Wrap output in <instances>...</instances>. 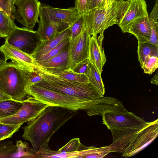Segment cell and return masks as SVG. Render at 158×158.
Here are the masks:
<instances>
[{
    "label": "cell",
    "instance_id": "obj_22",
    "mask_svg": "<svg viewBox=\"0 0 158 158\" xmlns=\"http://www.w3.org/2000/svg\"><path fill=\"white\" fill-rule=\"evenodd\" d=\"M23 105L22 101L13 99L0 102V120L16 113Z\"/></svg>",
    "mask_w": 158,
    "mask_h": 158
},
{
    "label": "cell",
    "instance_id": "obj_43",
    "mask_svg": "<svg viewBox=\"0 0 158 158\" xmlns=\"http://www.w3.org/2000/svg\"><path fill=\"white\" fill-rule=\"evenodd\" d=\"M104 0H97L96 6L100 4Z\"/></svg>",
    "mask_w": 158,
    "mask_h": 158
},
{
    "label": "cell",
    "instance_id": "obj_35",
    "mask_svg": "<svg viewBox=\"0 0 158 158\" xmlns=\"http://www.w3.org/2000/svg\"><path fill=\"white\" fill-rule=\"evenodd\" d=\"M91 64L88 59L77 64L72 69L74 72L87 75L89 71Z\"/></svg>",
    "mask_w": 158,
    "mask_h": 158
},
{
    "label": "cell",
    "instance_id": "obj_9",
    "mask_svg": "<svg viewBox=\"0 0 158 158\" xmlns=\"http://www.w3.org/2000/svg\"><path fill=\"white\" fill-rule=\"evenodd\" d=\"M158 134V120L147 122L136 134L128 147L123 152L125 157L132 156L152 143Z\"/></svg>",
    "mask_w": 158,
    "mask_h": 158
},
{
    "label": "cell",
    "instance_id": "obj_3",
    "mask_svg": "<svg viewBox=\"0 0 158 158\" xmlns=\"http://www.w3.org/2000/svg\"><path fill=\"white\" fill-rule=\"evenodd\" d=\"M35 71L42 79L33 85L86 100L104 96L90 82L85 83L64 79L48 72L37 63Z\"/></svg>",
    "mask_w": 158,
    "mask_h": 158
},
{
    "label": "cell",
    "instance_id": "obj_12",
    "mask_svg": "<svg viewBox=\"0 0 158 158\" xmlns=\"http://www.w3.org/2000/svg\"><path fill=\"white\" fill-rule=\"evenodd\" d=\"M117 25L122 29L135 20L148 17L145 0H127Z\"/></svg>",
    "mask_w": 158,
    "mask_h": 158
},
{
    "label": "cell",
    "instance_id": "obj_10",
    "mask_svg": "<svg viewBox=\"0 0 158 158\" xmlns=\"http://www.w3.org/2000/svg\"><path fill=\"white\" fill-rule=\"evenodd\" d=\"M91 36L84 25L78 36L69 38L68 54L69 69H72L77 64L88 58L89 45Z\"/></svg>",
    "mask_w": 158,
    "mask_h": 158
},
{
    "label": "cell",
    "instance_id": "obj_39",
    "mask_svg": "<svg viewBox=\"0 0 158 158\" xmlns=\"http://www.w3.org/2000/svg\"><path fill=\"white\" fill-rule=\"evenodd\" d=\"M11 99L10 97L0 91V102Z\"/></svg>",
    "mask_w": 158,
    "mask_h": 158
},
{
    "label": "cell",
    "instance_id": "obj_27",
    "mask_svg": "<svg viewBox=\"0 0 158 158\" xmlns=\"http://www.w3.org/2000/svg\"><path fill=\"white\" fill-rule=\"evenodd\" d=\"M22 124H10L0 122V141L11 137L19 131Z\"/></svg>",
    "mask_w": 158,
    "mask_h": 158
},
{
    "label": "cell",
    "instance_id": "obj_14",
    "mask_svg": "<svg viewBox=\"0 0 158 158\" xmlns=\"http://www.w3.org/2000/svg\"><path fill=\"white\" fill-rule=\"evenodd\" d=\"M0 49L5 56L6 60L12 62L30 73H35V67L36 63L31 55L21 51L7 43L0 47Z\"/></svg>",
    "mask_w": 158,
    "mask_h": 158
},
{
    "label": "cell",
    "instance_id": "obj_44",
    "mask_svg": "<svg viewBox=\"0 0 158 158\" xmlns=\"http://www.w3.org/2000/svg\"><path fill=\"white\" fill-rule=\"evenodd\" d=\"M90 0H88V5H87V6H88V5L89 2L90 1Z\"/></svg>",
    "mask_w": 158,
    "mask_h": 158
},
{
    "label": "cell",
    "instance_id": "obj_23",
    "mask_svg": "<svg viewBox=\"0 0 158 158\" xmlns=\"http://www.w3.org/2000/svg\"><path fill=\"white\" fill-rule=\"evenodd\" d=\"M137 53L141 66L148 56H158V46L148 43L138 42Z\"/></svg>",
    "mask_w": 158,
    "mask_h": 158
},
{
    "label": "cell",
    "instance_id": "obj_29",
    "mask_svg": "<svg viewBox=\"0 0 158 158\" xmlns=\"http://www.w3.org/2000/svg\"><path fill=\"white\" fill-rule=\"evenodd\" d=\"M141 66L145 73L149 75L152 74L158 67V56H148Z\"/></svg>",
    "mask_w": 158,
    "mask_h": 158
},
{
    "label": "cell",
    "instance_id": "obj_2",
    "mask_svg": "<svg viewBox=\"0 0 158 158\" xmlns=\"http://www.w3.org/2000/svg\"><path fill=\"white\" fill-rule=\"evenodd\" d=\"M126 0H104L84 14V22L89 35H97L118 24Z\"/></svg>",
    "mask_w": 158,
    "mask_h": 158
},
{
    "label": "cell",
    "instance_id": "obj_7",
    "mask_svg": "<svg viewBox=\"0 0 158 158\" xmlns=\"http://www.w3.org/2000/svg\"><path fill=\"white\" fill-rule=\"evenodd\" d=\"M15 19L23 27L33 30L39 22L41 3L38 0H15Z\"/></svg>",
    "mask_w": 158,
    "mask_h": 158
},
{
    "label": "cell",
    "instance_id": "obj_25",
    "mask_svg": "<svg viewBox=\"0 0 158 158\" xmlns=\"http://www.w3.org/2000/svg\"><path fill=\"white\" fill-rule=\"evenodd\" d=\"M86 75L89 81L104 95L105 89L101 75L93 64H91L89 71Z\"/></svg>",
    "mask_w": 158,
    "mask_h": 158
},
{
    "label": "cell",
    "instance_id": "obj_33",
    "mask_svg": "<svg viewBox=\"0 0 158 158\" xmlns=\"http://www.w3.org/2000/svg\"><path fill=\"white\" fill-rule=\"evenodd\" d=\"M149 20L151 26V32L148 43L158 46V22L150 19Z\"/></svg>",
    "mask_w": 158,
    "mask_h": 158
},
{
    "label": "cell",
    "instance_id": "obj_4",
    "mask_svg": "<svg viewBox=\"0 0 158 158\" xmlns=\"http://www.w3.org/2000/svg\"><path fill=\"white\" fill-rule=\"evenodd\" d=\"M30 73L12 62L0 68V91L14 100L22 101L28 95Z\"/></svg>",
    "mask_w": 158,
    "mask_h": 158
},
{
    "label": "cell",
    "instance_id": "obj_6",
    "mask_svg": "<svg viewBox=\"0 0 158 158\" xmlns=\"http://www.w3.org/2000/svg\"><path fill=\"white\" fill-rule=\"evenodd\" d=\"M23 105L13 115L2 119L0 122L16 125L32 121L35 119L49 106L42 103L32 96L27 97L22 101Z\"/></svg>",
    "mask_w": 158,
    "mask_h": 158
},
{
    "label": "cell",
    "instance_id": "obj_26",
    "mask_svg": "<svg viewBox=\"0 0 158 158\" xmlns=\"http://www.w3.org/2000/svg\"><path fill=\"white\" fill-rule=\"evenodd\" d=\"M18 153L16 145L11 141H6L0 144V157H16Z\"/></svg>",
    "mask_w": 158,
    "mask_h": 158
},
{
    "label": "cell",
    "instance_id": "obj_21",
    "mask_svg": "<svg viewBox=\"0 0 158 158\" xmlns=\"http://www.w3.org/2000/svg\"><path fill=\"white\" fill-rule=\"evenodd\" d=\"M46 70L51 73L69 81L85 83L90 82L86 75L76 73L71 69Z\"/></svg>",
    "mask_w": 158,
    "mask_h": 158
},
{
    "label": "cell",
    "instance_id": "obj_19",
    "mask_svg": "<svg viewBox=\"0 0 158 158\" xmlns=\"http://www.w3.org/2000/svg\"><path fill=\"white\" fill-rule=\"evenodd\" d=\"M69 26L60 32L55 37L49 40L39 41L31 56L35 61L55 47L64 40L69 37Z\"/></svg>",
    "mask_w": 158,
    "mask_h": 158
},
{
    "label": "cell",
    "instance_id": "obj_34",
    "mask_svg": "<svg viewBox=\"0 0 158 158\" xmlns=\"http://www.w3.org/2000/svg\"><path fill=\"white\" fill-rule=\"evenodd\" d=\"M110 153L108 146L99 148L95 147L91 153L85 158H103Z\"/></svg>",
    "mask_w": 158,
    "mask_h": 158
},
{
    "label": "cell",
    "instance_id": "obj_36",
    "mask_svg": "<svg viewBox=\"0 0 158 158\" xmlns=\"http://www.w3.org/2000/svg\"><path fill=\"white\" fill-rule=\"evenodd\" d=\"M75 7L81 15L85 14L87 10L88 0H74Z\"/></svg>",
    "mask_w": 158,
    "mask_h": 158
},
{
    "label": "cell",
    "instance_id": "obj_1",
    "mask_svg": "<svg viewBox=\"0 0 158 158\" xmlns=\"http://www.w3.org/2000/svg\"><path fill=\"white\" fill-rule=\"evenodd\" d=\"M78 113L77 111L49 106L35 119L22 127V137L31 142L37 153L40 147L49 142L54 134Z\"/></svg>",
    "mask_w": 158,
    "mask_h": 158
},
{
    "label": "cell",
    "instance_id": "obj_17",
    "mask_svg": "<svg viewBox=\"0 0 158 158\" xmlns=\"http://www.w3.org/2000/svg\"><path fill=\"white\" fill-rule=\"evenodd\" d=\"M40 9L50 18L55 21L66 23L69 26L81 15L75 7L62 9L41 3Z\"/></svg>",
    "mask_w": 158,
    "mask_h": 158
},
{
    "label": "cell",
    "instance_id": "obj_18",
    "mask_svg": "<svg viewBox=\"0 0 158 158\" xmlns=\"http://www.w3.org/2000/svg\"><path fill=\"white\" fill-rule=\"evenodd\" d=\"M121 30L123 33H128L133 35L138 42L148 43L151 32L149 17L137 19Z\"/></svg>",
    "mask_w": 158,
    "mask_h": 158
},
{
    "label": "cell",
    "instance_id": "obj_8",
    "mask_svg": "<svg viewBox=\"0 0 158 158\" xmlns=\"http://www.w3.org/2000/svg\"><path fill=\"white\" fill-rule=\"evenodd\" d=\"M40 41L36 31L17 26L5 38L9 44L27 54H31Z\"/></svg>",
    "mask_w": 158,
    "mask_h": 158
},
{
    "label": "cell",
    "instance_id": "obj_45",
    "mask_svg": "<svg viewBox=\"0 0 158 158\" xmlns=\"http://www.w3.org/2000/svg\"><path fill=\"white\" fill-rule=\"evenodd\" d=\"M12 0L13 1V2H14H14H15V0Z\"/></svg>",
    "mask_w": 158,
    "mask_h": 158
},
{
    "label": "cell",
    "instance_id": "obj_41",
    "mask_svg": "<svg viewBox=\"0 0 158 158\" xmlns=\"http://www.w3.org/2000/svg\"><path fill=\"white\" fill-rule=\"evenodd\" d=\"M97 1V0H90L88 5L86 12L96 7Z\"/></svg>",
    "mask_w": 158,
    "mask_h": 158
},
{
    "label": "cell",
    "instance_id": "obj_11",
    "mask_svg": "<svg viewBox=\"0 0 158 158\" xmlns=\"http://www.w3.org/2000/svg\"><path fill=\"white\" fill-rule=\"evenodd\" d=\"M103 124L110 130L113 129L139 128L147 122L132 112L118 113L107 112L102 116Z\"/></svg>",
    "mask_w": 158,
    "mask_h": 158
},
{
    "label": "cell",
    "instance_id": "obj_37",
    "mask_svg": "<svg viewBox=\"0 0 158 158\" xmlns=\"http://www.w3.org/2000/svg\"><path fill=\"white\" fill-rule=\"evenodd\" d=\"M158 18V0H156L153 8L149 15V19L155 22L157 21Z\"/></svg>",
    "mask_w": 158,
    "mask_h": 158
},
{
    "label": "cell",
    "instance_id": "obj_40",
    "mask_svg": "<svg viewBox=\"0 0 158 158\" xmlns=\"http://www.w3.org/2000/svg\"><path fill=\"white\" fill-rule=\"evenodd\" d=\"M6 62L5 56L0 49V68Z\"/></svg>",
    "mask_w": 158,
    "mask_h": 158
},
{
    "label": "cell",
    "instance_id": "obj_20",
    "mask_svg": "<svg viewBox=\"0 0 158 158\" xmlns=\"http://www.w3.org/2000/svg\"><path fill=\"white\" fill-rule=\"evenodd\" d=\"M36 63L47 70L69 69L68 44L57 55L47 60Z\"/></svg>",
    "mask_w": 158,
    "mask_h": 158
},
{
    "label": "cell",
    "instance_id": "obj_42",
    "mask_svg": "<svg viewBox=\"0 0 158 158\" xmlns=\"http://www.w3.org/2000/svg\"><path fill=\"white\" fill-rule=\"evenodd\" d=\"M151 83L152 84L158 85V71H157L155 75L151 80Z\"/></svg>",
    "mask_w": 158,
    "mask_h": 158
},
{
    "label": "cell",
    "instance_id": "obj_15",
    "mask_svg": "<svg viewBox=\"0 0 158 158\" xmlns=\"http://www.w3.org/2000/svg\"><path fill=\"white\" fill-rule=\"evenodd\" d=\"M145 125L139 128L110 129L113 137V141L111 144L108 146L110 152H123L128 147L136 134Z\"/></svg>",
    "mask_w": 158,
    "mask_h": 158
},
{
    "label": "cell",
    "instance_id": "obj_5",
    "mask_svg": "<svg viewBox=\"0 0 158 158\" xmlns=\"http://www.w3.org/2000/svg\"><path fill=\"white\" fill-rule=\"evenodd\" d=\"M27 92L42 103L74 111L83 110L89 116L92 100H86L35 85H29Z\"/></svg>",
    "mask_w": 158,
    "mask_h": 158
},
{
    "label": "cell",
    "instance_id": "obj_32",
    "mask_svg": "<svg viewBox=\"0 0 158 158\" xmlns=\"http://www.w3.org/2000/svg\"><path fill=\"white\" fill-rule=\"evenodd\" d=\"M15 6L12 0H0V10L15 19Z\"/></svg>",
    "mask_w": 158,
    "mask_h": 158
},
{
    "label": "cell",
    "instance_id": "obj_38",
    "mask_svg": "<svg viewBox=\"0 0 158 158\" xmlns=\"http://www.w3.org/2000/svg\"><path fill=\"white\" fill-rule=\"evenodd\" d=\"M41 77L35 73H30L29 78V85H33L41 81Z\"/></svg>",
    "mask_w": 158,
    "mask_h": 158
},
{
    "label": "cell",
    "instance_id": "obj_30",
    "mask_svg": "<svg viewBox=\"0 0 158 158\" xmlns=\"http://www.w3.org/2000/svg\"><path fill=\"white\" fill-rule=\"evenodd\" d=\"M69 41V38L64 40L47 53L40 57L35 62L38 63L46 61L57 55L66 46Z\"/></svg>",
    "mask_w": 158,
    "mask_h": 158
},
{
    "label": "cell",
    "instance_id": "obj_13",
    "mask_svg": "<svg viewBox=\"0 0 158 158\" xmlns=\"http://www.w3.org/2000/svg\"><path fill=\"white\" fill-rule=\"evenodd\" d=\"M39 17L38 27L36 32L40 41L51 40L69 26L66 23L55 21L50 18L40 9Z\"/></svg>",
    "mask_w": 158,
    "mask_h": 158
},
{
    "label": "cell",
    "instance_id": "obj_24",
    "mask_svg": "<svg viewBox=\"0 0 158 158\" xmlns=\"http://www.w3.org/2000/svg\"><path fill=\"white\" fill-rule=\"evenodd\" d=\"M14 19L0 10V37L6 38L17 26Z\"/></svg>",
    "mask_w": 158,
    "mask_h": 158
},
{
    "label": "cell",
    "instance_id": "obj_31",
    "mask_svg": "<svg viewBox=\"0 0 158 158\" xmlns=\"http://www.w3.org/2000/svg\"><path fill=\"white\" fill-rule=\"evenodd\" d=\"M84 25V14L81 15L70 26L69 38L75 37L81 33Z\"/></svg>",
    "mask_w": 158,
    "mask_h": 158
},
{
    "label": "cell",
    "instance_id": "obj_16",
    "mask_svg": "<svg viewBox=\"0 0 158 158\" xmlns=\"http://www.w3.org/2000/svg\"><path fill=\"white\" fill-rule=\"evenodd\" d=\"M103 33L98 36H91L89 45L88 58L101 75L103 67L106 62V57L102 47Z\"/></svg>",
    "mask_w": 158,
    "mask_h": 158
},
{
    "label": "cell",
    "instance_id": "obj_28",
    "mask_svg": "<svg viewBox=\"0 0 158 158\" xmlns=\"http://www.w3.org/2000/svg\"><path fill=\"white\" fill-rule=\"evenodd\" d=\"M16 145L18 153L16 157L37 158L36 152L29 147L28 143L21 140L17 141Z\"/></svg>",
    "mask_w": 158,
    "mask_h": 158
}]
</instances>
